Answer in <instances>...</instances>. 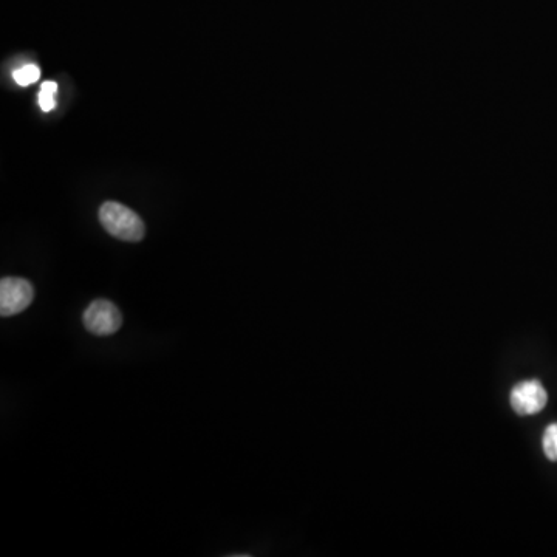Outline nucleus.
<instances>
[{"instance_id":"1","label":"nucleus","mask_w":557,"mask_h":557,"mask_svg":"<svg viewBox=\"0 0 557 557\" xmlns=\"http://www.w3.org/2000/svg\"><path fill=\"white\" fill-rule=\"evenodd\" d=\"M98 216L107 233L123 242H140L146 234V226L137 212L121 203H103Z\"/></svg>"},{"instance_id":"2","label":"nucleus","mask_w":557,"mask_h":557,"mask_svg":"<svg viewBox=\"0 0 557 557\" xmlns=\"http://www.w3.org/2000/svg\"><path fill=\"white\" fill-rule=\"evenodd\" d=\"M84 327L95 336L115 335L123 325L120 308L107 299H96L83 315Z\"/></svg>"},{"instance_id":"3","label":"nucleus","mask_w":557,"mask_h":557,"mask_svg":"<svg viewBox=\"0 0 557 557\" xmlns=\"http://www.w3.org/2000/svg\"><path fill=\"white\" fill-rule=\"evenodd\" d=\"M35 288L24 277H4L0 281V316L10 318L30 307Z\"/></svg>"},{"instance_id":"4","label":"nucleus","mask_w":557,"mask_h":557,"mask_svg":"<svg viewBox=\"0 0 557 557\" xmlns=\"http://www.w3.org/2000/svg\"><path fill=\"white\" fill-rule=\"evenodd\" d=\"M547 390L537 380L523 381L511 392V406L519 415H534L547 406Z\"/></svg>"},{"instance_id":"5","label":"nucleus","mask_w":557,"mask_h":557,"mask_svg":"<svg viewBox=\"0 0 557 557\" xmlns=\"http://www.w3.org/2000/svg\"><path fill=\"white\" fill-rule=\"evenodd\" d=\"M13 78L19 86H31L41 78V69L36 64H25L21 69L14 70Z\"/></svg>"},{"instance_id":"6","label":"nucleus","mask_w":557,"mask_h":557,"mask_svg":"<svg viewBox=\"0 0 557 557\" xmlns=\"http://www.w3.org/2000/svg\"><path fill=\"white\" fill-rule=\"evenodd\" d=\"M56 93H58V84L53 83V81L42 84L41 92H39V106L44 112H52L55 109Z\"/></svg>"},{"instance_id":"7","label":"nucleus","mask_w":557,"mask_h":557,"mask_svg":"<svg viewBox=\"0 0 557 557\" xmlns=\"http://www.w3.org/2000/svg\"><path fill=\"white\" fill-rule=\"evenodd\" d=\"M545 455L551 462H557V423L550 424L542 440Z\"/></svg>"}]
</instances>
